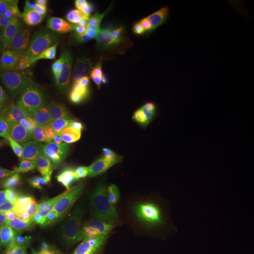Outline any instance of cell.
I'll list each match as a JSON object with an SVG mask.
<instances>
[{
    "label": "cell",
    "mask_w": 254,
    "mask_h": 254,
    "mask_svg": "<svg viewBox=\"0 0 254 254\" xmlns=\"http://www.w3.org/2000/svg\"><path fill=\"white\" fill-rule=\"evenodd\" d=\"M91 204L87 186L64 164L41 189L33 212L58 234L90 210Z\"/></svg>",
    "instance_id": "6da1fadb"
},
{
    "label": "cell",
    "mask_w": 254,
    "mask_h": 254,
    "mask_svg": "<svg viewBox=\"0 0 254 254\" xmlns=\"http://www.w3.org/2000/svg\"><path fill=\"white\" fill-rule=\"evenodd\" d=\"M121 78L118 67L95 57H83L69 65L59 85L50 109L61 118L81 108L89 101L116 88Z\"/></svg>",
    "instance_id": "7a4b0ae2"
},
{
    "label": "cell",
    "mask_w": 254,
    "mask_h": 254,
    "mask_svg": "<svg viewBox=\"0 0 254 254\" xmlns=\"http://www.w3.org/2000/svg\"><path fill=\"white\" fill-rule=\"evenodd\" d=\"M0 159L25 197L42 189L64 162L56 142L2 141Z\"/></svg>",
    "instance_id": "3957f363"
},
{
    "label": "cell",
    "mask_w": 254,
    "mask_h": 254,
    "mask_svg": "<svg viewBox=\"0 0 254 254\" xmlns=\"http://www.w3.org/2000/svg\"><path fill=\"white\" fill-rule=\"evenodd\" d=\"M125 124L121 139L109 151L112 170L119 180L128 182L137 173L143 136L145 130V114L138 101L127 96L123 101L119 114Z\"/></svg>",
    "instance_id": "277c9868"
},
{
    "label": "cell",
    "mask_w": 254,
    "mask_h": 254,
    "mask_svg": "<svg viewBox=\"0 0 254 254\" xmlns=\"http://www.w3.org/2000/svg\"><path fill=\"white\" fill-rule=\"evenodd\" d=\"M61 64L57 55L46 49L23 82L17 96L37 109H50L59 90Z\"/></svg>",
    "instance_id": "5b68a950"
},
{
    "label": "cell",
    "mask_w": 254,
    "mask_h": 254,
    "mask_svg": "<svg viewBox=\"0 0 254 254\" xmlns=\"http://www.w3.org/2000/svg\"><path fill=\"white\" fill-rule=\"evenodd\" d=\"M190 77L194 94L206 100L230 96L246 82V78H234L228 75L223 61L218 57L201 58Z\"/></svg>",
    "instance_id": "8992f818"
},
{
    "label": "cell",
    "mask_w": 254,
    "mask_h": 254,
    "mask_svg": "<svg viewBox=\"0 0 254 254\" xmlns=\"http://www.w3.org/2000/svg\"><path fill=\"white\" fill-rule=\"evenodd\" d=\"M188 121L179 115L165 113L154 117L146 144L147 165L155 163L164 154L175 153L188 135Z\"/></svg>",
    "instance_id": "52a82bcc"
},
{
    "label": "cell",
    "mask_w": 254,
    "mask_h": 254,
    "mask_svg": "<svg viewBox=\"0 0 254 254\" xmlns=\"http://www.w3.org/2000/svg\"><path fill=\"white\" fill-rule=\"evenodd\" d=\"M43 110L19 99H8L0 114V138L3 141L27 140Z\"/></svg>",
    "instance_id": "ba28073f"
},
{
    "label": "cell",
    "mask_w": 254,
    "mask_h": 254,
    "mask_svg": "<svg viewBox=\"0 0 254 254\" xmlns=\"http://www.w3.org/2000/svg\"><path fill=\"white\" fill-rule=\"evenodd\" d=\"M0 230L9 236L19 245L40 248L46 237L54 235V231L38 217L33 211L20 208L8 213L4 218Z\"/></svg>",
    "instance_id": "9c48e42d"
},
{
    "label": "cell",
    "mask_w": 254,
    "mask_h": 254,
    "mask_svg": "<svg viewBox=\"0 0 254 254\" xmlns=\"http://www.w3.org/2000/svg\"><path fill=\"white\" fill-rule=\"evenodd\" d=\"M46 50V46L39 36L29 35L18 50L9 58L4 66L5 87L9 98L18 94L25 78Z\"/></svg>",
    "instance_id": "30bf717a"
},
{
    "label": "cell",
    "mask_w": 254,
    "mask_h": 254,
    "mask_svg": "<svg viewBox=\"0 0 254 254\" xmlns=\"http://www.w3.org/2000/svg\"><path fill=\"white\" fill-rule=\"evenodd\" d=\"M93 53L95 58L115 67H126L145 62L144 48L125 37L103 34L97 37Z\"/></svg>",
    "instance_id": "8fae6325"
},
{
    "label": "cell",
    "mask_w": 254,
    "mask_h": 254,
    "mask_svg": "<svg viewBox=\"0 0 254 254\" xmlns=\"http://www.w3.org/2000/svg\"><path fill=\"white\" fill-rule=\"evenodd\" d=\"M95 211L98 230L104 242L122 237L140 239L143 235L136 219L127 209L108 203Z\"/></svg>",
    "instance_id": "7c38bea8"
},
{
    "label": "cell",
    "mask_w": 254,
    "mask_h": 254,
    "mask_svg": "<svg viewBox=\"0 0 254 254\" xmlns=\"http://www.w3.org/2000/svg\"><path fill=\"white\" fill-rule=\"evenodd\" d=\"M61 234L67 238L73 250L82 252L88 253L99 249L104 243L98 230L96 211L93 208L76 218Z\"/></svg>",
    "instance_id": "4fadbf2b"
},
{
    "label": "cell",
    "mask_w": 254,
    "mask_h": 254,
    "mask_svg": "<svg viewBox=\"0 0 254 254\" xmlns=\"http://www.w3.org/2000/svg\"><path fill=\"white\" fill-rule=\"evenodd\" d=\"M39 35L45 38L46 42L60 52H69L81 46L88 36L73 25L68 19L47 23L42 27Z\"/></svg>",
    "instance_id": "5bb4252c"
},
{
    "label": "cell",
    "mask_w": 254,
    "mask_h": 254,
    "mask_svg": "<svg viewBox=\"0 0 254 254\" xmlns=\"http://www.w3.org/2000/svg\"><path fill=\"white\" fill-rule=\"evenodd\" d=\"M200 59V53L176 51L173 55L172 66L164 70H157L150 67L149 73L154 84L162 87L170 86L187 76H190Z\"/></svg>",
    "instance_id": "9a60e30c"
},
{
    "label": "cell",
    "mask_w": 254,
    "mask_h": 254,
    "mask_svg": "<svg viewBox=\"0 0 254 254\" xmlns=\"http://www.w3.org/2000/svg\"><path fill=\"white\" fill-rule=\"evenodd\" d=\"M137 44L151 49H159L168 40L178 41L180 34L155 19L141 20L132 31Z\"/></svg>",
    "instance_id": "2e32d148"
},
{
    "label": "cell",
    "mask_w": 254,
    "mask_h": 254,
    "mask_svg": "<svg viewBox=\"0 0 254 254\" xmlns=\"http://www.w3.org/2000/svg\"><path fill=\"white\" fill-rule=\"evenodd\" d=\"M116 88L104 92L99 96L89 101L81 108L75 110L73 113L61 118L62 126L65 127L70 126L72 123L84 118L108 119L111 115L113 95Z\"/></svg>",
    "instance_id": "e0dca14e"
},
{
    "label": "cell",
    "mask_w": 254,
    "mask_h": 254,
    "mask_svg": "<svg viewBox=\"0 0 254 254\" xmlns=\"http://www.w3.org/2000/svg\"><path fill=\"white\" fill-rule=\"evenodd\" d=\"M63 130L61 117L51 109H47L42 112L27 141L46 142L56 137Z\"/></svg>",
    "instance_id": "ac0fdd59"
},
{
    "label": "cell",
    "mask_w": 254,
    "mask_h": 254,
    "mask_svg": "<svg viewBox=\"0 0 254 254\" xmlns=\"http://www.w3.org/2000/svg\"><path fill=\"white\" fill-rule=\"evenodd\" d=\"M36 1H26L10 29L17 35H39L43 25L37 18Z\"/></svg>",
    "instance_id": "d6986e66"
},
{
    "label": "cell",
    "mask_w": 254,
    "mask_h": 254,
    "mask_svg": "<svg viewBox=\"0 0 254 254\" xmlns=\"http://www.w3.org/2000/svg\"><path fill=\"white\" fill-rule=\"evenodd\" d=\"M217 20L203 27H192L188 29L180 37L177 42L176 51L186 53H200L203 40L207 36L211 28L215 26Z\"/></svg>",
    "instance_id": "ffe728a7"
},
{
    "label": "cell",
    "mask_w": 254,
    "mask_h": 254,
    "mask_svg": "<svg viewBox=\"0 0 254 254\" xmlns=\"http://www.w3.org/2000/svg\"><path fill=\"white\" fill-rule=\"evenodd\" d=\"M144 179L161 189L170 197L175 194L178 189V180L175 173H164L154 165H147Z\"/></svg>",
    "instance_id": "44dd1931"
},
{
    "label": "cell",
    "mask_w": 254,
    "mask_h": 254,
    "mask_svg": "<svg viewBox=\"0 0 254 254\" xmlns=\"http://www.w3.org/2000/svg\"><path fill=\"white\" fill-rule=\"evenodd\" d=\"M138 197L140 201L150 208L160 207L171 198L165 191L145 179L138 188Z\"/></svg>",
    "instance_id": "7402d4cb"
},
{
    "label": "cell",
    "mask_w": 254,
    "mask_h": 254,
    "mask_svg": "<svg viewBox=\"0 0 254 254\" xmlns=\"http://www.w3.org/2000/svg\"><path fill=\"white\" fill-rule=\"evenodd\" d=\"M142 239L122 237L104 242L99 251L103 254H135Z\"/></svg>",
    "instance_id": "603a6c76"
},
{
    "label": "cell",
    "mask_w": 254,
    "mask_h": 254,
    "mask_svg": "<svg viewBox=\"0 0 254 254\" xmlns=\"http://www.w3.org/2000/svg\"><path fill=\"white\" fill-rule=\"evenodd\" d=\"M28 36L29 35H17L11 30L0 33V61L4 66Z\"/></svg>",
    "instance_id": "cb8c5ba5"
},
{
    "label": "cell",
    "mask_w": 254,
    "mask_h": 254,
    "mask_svg": "<svg viewBox=\"0 0 254 254\" xmlns=\"http://www.w3.org/2000/svg\"><path fill=\"white\" fill-rule=\"evenodd\" d=\"M24 5V0H0V33L10 29Z\"/></svg>",
    "instance_id": "d4e9b609"
},
{
    "label": "cell",
    "mask_w": 254,
    "mask_h": 254,
    "mask_svg": "<svg viewBox=\"0 0 254 254\" xmlns=\"http://www.w3.org/2000/svg\"><path fill=\"white\" fill-rule=\"evenodd\" d=\"M17 201V195L7 178L0 172V212L8 213Z\"/></svg>",
    "instance_id": "484cf974"
},
{
    "label": "cell",
    "mask_w": 254,
    "mask_h": 254,
    "mask_svg": "<svg viewBox=\"0 0 254 254\" xmlns=\"http://www.w3.org/2000/svg\"><path fill=\"white\" fill-rule=\"evenodd\" d=\"M182 148L190 149L192 151L200 152V153H204L206 148H205V143L203 140V130H202V123H198L195 127L185 137L183 143H182Z\"/></svg>",
    "instance_id": "4316f807"
},
{
    "label": "cell",
    "mask_w": 254,
    "mask_h": 254,
    "mask_svg": "<svg viewBox=\"0 0 254 254\" xmlns=\"http://www.w3.org/2000/svg\"><path fill=\"white\" fill-rule=\"evenodd\" d=\"M144 55L145 62H150V67L157 70L167 69L173 63V55L167 54L157 49L144 48Z\"/></svg>",
    "instance_id": "83f0119b"
},
{
    "label": "cell",
    "mask_w": 254,
    "mask_h": 254,
    "mask_svg": "<svg viewBox=\"0 0 254 254\" xmlns=\"http://www.w3.org/2000/svg\"><path fill=\"white\" fill-rule=\"evenodd\" d=\"M246 55H237L232 57L226 61H223L224 70L228 75L234 78H246L244 75V69L247 64Z\"/></svg>",
    "instance_id": "f1b7e54d"
},
{
    "label": "cell",
    "mask_w": 254,
    "mask_h": 254,
    "mask_svg": "<svg viewBox=\"0 0 254 254\" xmlns=\"http://www.w3.org/2000/svg\"><path fill=\"white\" fill-rule=\"evenodd\" d=\"M181 154L186 161L190 166L191 169L194 171L197 177H200L201 166L204 162V153L181 148Z\"/></svg>",
    "instance_id": "f546056e"
},
{
    "label": "cell",
    "mask_w": 254,
    "mask_h": 254,
    "mask_svg": "<svg viewBox=\"0 0 254 254\" xmlns=\"http://www.w3.org/2000/svg\"><path fill=\"white\" fill-rule=\"evenodd\" d=\"M68 20L83 32L88 33L93 26V14L73 10Z\"/></svg>",
    "instance_id": "4dcf8cb0"
},
{
    "label": "cell",
    "mask_w": 254,
    "mask_h": 254,
    "mask_svg": "<svg viewBox=\"0 0 254 254\" xmlns=\"http://www.w3.org/2000/svg\"><path fill=\"white\" fill-rule=\"evenodd\" d=\"M72 11L73 9L71 5L63 4L59 1H52L47 23H53L61 20H67L69 18Z\"/></svg>",
    "instance_id": "1f68e13d"
},
{
    "label": "cell",
    "mask_w": 254,
    "mask_h": 254,
    "mask_svg": "<svg viewBox=\"0 0 254 254\" xmlns=\"http://www.w3.org/2000/svg\"><path fill=\"white\" fill-rule=\"evenodd\" d=\"M153 165L164 173H175L179 167V157L176 153H169L164 154Z\"/></svg>",
    "instance_id": "d6a6232c"
},
{
    "label": "cell",
    "mask_w": 254,
    "mask_h": 254,
    "mask_svg": "<svg viewBox=\"0 0 254 254\" xmlns=\"http://www.w3.org/2000/svg\"><path fill=\"white\" fill-rule=\"evenodd\" d=\"M176 7L177 5L171 0H153L150 3L151 13L157 21H160L168 11Z\"/></svg>",
    "instance_id": "836d02e7"
},
{
    "label": "cell",
    "mask_w": 254,
    "mask_h": 254,
    "mask_svg": "<svg viewBox=\"0 0 254 254\" xmlns=\"http://www.w3.org/2000/svg\"><path fill=\"white\" fill-rule=\"evenodd\" d=\"M73 248L67 238L61 233L53 236V248L50 254H71Z\"/></svg>",
    "instance_id": "e575fe53"
},
{
    "label": "cell",
    "mask_w": 254,
    "mask_h": 254,
    "mask_svg": "<svg viewBox=\"0 0 254 254\" xmlns=\"http://www.w3.org/2000/svg\"><path fill=\"white\" fill-rule=\"evenodd\" d=\"M136 254H168L165 247L151 240H141Z\"/></svg>",
    "instance_id": "d590c367"
},
{
    "label": "cell",
    "mask_w": 254,
    "mask_h": 254,
    "mask_svg": "<svg viewBox=\"0 0 254 254\" xmlns=\"http://www.w3.org/2000/svg\"><path fill=\"white\" fill-rule=\"evenodd\" d=\"M0 254H20L19 246L9 236L0 232Z\"/></svg>",
    "instance_id": "8d00e7d4"
},
{
    "label": "cell",
    "mask_w": 254,
    "mask_h": 254,
    "mask_svg": "<svg viewBox=\"0 0 254 254\" xmlns=\"http://www.w3.org/2000/svg\"><path fill=\"white\" fill-rule=\"evenodd\" d=\"M72 9L84 13H92L94 9V1L92 0H73L71 3Z\"/></svg>",
    "instance_id": "74e56055"
},
{
    "label": "cell",
    "mask_w": 254,
    "mask_h": 254,
    "mask_svg": "<svg viewBox=\"0 0 254 254\" xmlns=\"http://www.w3.org/2000/svg\"><path fill=\"white\" fill-rule=\"evenodd\" d=\"M9 99L8 93L5 87V69L2 62L0 61V106L5 104V102Z\"/></svg>",
    "instance_id": "f35d334b"
},
{
    "label": "cell",
    "mask_w": 254,
    "mask_h": 254,
    "mask_svg": "<svg viewBox=\"0 0 254 254\" xmlns=\"http://www.w3.org/2000/svg\"><path fill=\"white\" fill-rule=\"evenodd\" d=\"M19 250H20V254H50L39 248L31 247V246L19 245Z\"/></svg>",
    "instance_id": "ab89813d"
},
{
    "label": "cell",
    "mask_w": 254,
    "mask_h": 254,
    "mask_svg": "<svg viewBox=\"0 0 254 254\" xmlns=\"http://www.w3.org/2000/svg\"><path fill=\"white\" fill-rule=\"evenodd\" d=\"M53 236H50V237H46V239H44L43 242L41 243L39 249H41V250L45 251L46 253L50 254L51 251H52V248H53Z\"/></svg>",
    "instance_id": "60d3db41"
},
{
    "label": "cell",
    "mask_w": 254,
    "mask_h": 254,
    "mask_svg": "<svg viewBox=\"0 0 254 254\" xmlns=\"http://www.w3.org/2000/svg\"><path fill=\"white\" fill-rule=\"evenodd\" d=\"M8 213H3V212H0V226H1V224H2V222H3V220H4V218L6 217V215H7Z\"/></svg>",
    "instance_id": "b9f144b4"
},
{
    "label": "cell",
    "mask_w": 254,
    "mask_h": 254,
    "mask_svg": "<svg viewBox=\"0 0 254 254\" xmlns=\"http://www.w3.org/2000/svg\"><path fill=\"white\" fill-rule=\"evenodd\" d=\"M87 254H103L99 251V249H96V250H92L91 252H88Z\"/></svg>",
    "instance_id": "7bdbcfd3"
},
{
    "label": "cell",
    "mask_w": 254,
    "mask_h": 254,
    "mask_svg": "<svg viewBox=\"0 0 254 254\" xmlns=\"http://www.w3.org/2000/svg\"><path fill=\"white\" fill-rule=\"evenodd\" d=\"M87 252H82V251H77V250H73V253L71 254H87Z\"/></svg>",
    "instance_id": "ee69618b"
},
{
    "label": "cell",
    "mask_w": 254,
    "mask_h": 254,
    "mask_svg": "<svg viewBox=\"0 0 254 254\" xmlns=\"http://www.w3.org/2000/svg\"></svg>",
    "instance_id": "f6af8a7d"
}]
</instances>
